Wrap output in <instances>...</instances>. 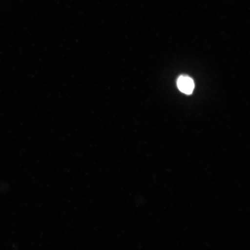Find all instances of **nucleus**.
Instances as JSON below:
<instances>
[{
    "mask_svg": "<svg viewBox=\"0 0 250 250\" xmlns=\"http://www.w3.org/2000/svg\"><path fill=\"white\" fill-rule=\"evenodd\" d=\"M177 86L181 92L190 95L194 89L195 83L191 78L181 76L177 80Z\"/></svg>",
    "mask_w": 250,
    "mask_h": 250,
    "instance_id": "1",
    "label": "nucleus"
}]
</instances>
